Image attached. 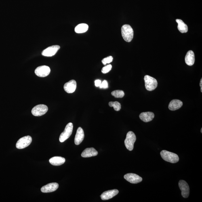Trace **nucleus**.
<instances>
[{
	"mask_svg": "<svg viewBox=\"0 0 202 202\" xmlns=\"http://www.w3.org/2000/svg\"><path fill=\"white\" fill-rule=\"evenodd\" d=\"M122 36L127 42H130L134 36V31L131 27L128 24L124 25L121 28Z\"/></svg>",
	"mask_w": 202,
	"mask_h": 202,
	"instance_id": "1",
	"label": "nucleus"
},
{
	"mask_svg": "<svg viewBox=\"0 0 202 202\" xmlns=\"http://www.w3.org/2000/svg\"><path fill=\"white\" fill-rule=\"evenodd\" d=\"M160 154L161 157L164 160L169 163H178L179 160V158L176 154L168 151L167 150H162Z\"/></svg>",
	"mask_w": 202,
	"mask_h": 202,
	"instance_id": "2",
	"label": "nucleus"
},
{
	"mask_svg": "<svg viewBox=\"0 0 202 202\" xmlns=\"http://www.w3.org/2000/svg\"><path fill=\"white\" fill-rule=\"evenodd\" d=\"M136 137L132 131H129L127 133L126 138L125 140V145L127 149L131 151L134 148V144L136 142Z\"/></svg>",
	"mask_w": 202,
	"mask_h": 202,
	"instance_id": "3",
	"label": "nucleus"
},
{
	"mask_svg": "<svg viewBox=\"0 0 202 202\" xmlns=\"http://www.w3.org/2000/svg\"><path fill=\"white\" fill-rule=\"evenodd\" d=\"M145 86L147 90L152 91L155 89L158 86V82L154 78L146 75L144 77Z\"/></svg>",
	"mask_w": 202,
	"mask_h": 202,
	"instance_id": "4",
	"label": "nucleus"
},
{
	"mask_svg": "<svg viewBox=\"0 0 202 202\" xmlns=\"http://www.w3.org/2000/svg\"><path fill=\"white\" fill-rule=\"evenodd\" d=\"M73 129V124L71 123H68L66 125L64 130L63 133H61L59 138V140L60 142H63L67 140L71 136Z\"/></svg>",
	"mask_w": 202,
	"mask_h": 202,
	"instance_id": "5",
	"label": "nucleus"
},
{
	"mask_svg": "<svg viewBox=\"0 0 202 202\" xmlns=\"http://www.w3.org/2000/svg\"><path fill=\"white\" fill-rule=\"evenodd\" d=\"M48 110V108L44 104H39L32 109V115L36 117H39L44 115Z\"/></svg>",
	"mask_w": 202,
	"mask_h": 202,
	"instance_id": "6",
	"label": "nucleus"
},
{
	"mask_svg": "<svg viewBox=\"0 0 202 202\" xmlns=\"http://www.w3.org/2000/svg\"><path fill=\"white\" fill-rule=\"evenodd\" d=\"M32 142V138L29 136L21 138L16 143V147L18 149H23L27 147Z\"/></svg>",
	"mask_w": 202,
	"mask_h": 202,
	"instance_id": "7",
	"label": "nucleus"
},
{
	"mask_svg": "<svg viewBox=\"0 0 202 202\" xmlns=\"http://www.w3.org/2000/svg\"><path fill=\"white\" fill-rule=\"evenodd\" d=\"M50 72V68L48 66H42L36 68L35 70V73L38 77H45L49 75Z\"/></svg>",
	"mask_w": 202,
	"mask_h": 202,
	"instance_id": "8",
	"label": "nucleus"
},
{
	"mask_svg": "<svg viewBox=\"0 0 202 202\" xmlns=\"http://www.w3.org/2000/svg\"><path fill=\"white\" fill-rule=\"evenodd\" d=\"M179 186L181 190L182 197L187 198L189 195V187L187 183L184 180H180L179 183Z\"/></svg>",
	"mask_w": 202,
	"mask_h": 202,
	"instance_id": "9",
	"label": "nucleus"
},
{
	"mask_svg": "<svg viewBox=\"0 0 202 202\" xmlns=\"http://www.w3.org/2000/svg\"><path fill=\"white\" fill-rule=\"evenodd\" d=\"M60 48V47L59 45H53L44 49L42 52V54L46 57H52L56 54Z\"/></svg>",
	"mask_w": 202,
	"mask_h": 202,
	"instance_id": "10",
	"label": "nucleus"
},
{
	"mask_svg": "<svg viewBox=\"0 0 202 202\" xmlns=\"http://www.w3.org/2000/svg\"><path fill=\"white\" fill-rule=\"evenodd\" d=\"M124 178L127 181L133 184H138L142 181L141 177L134 173H128L124 176Z\"/></svg>",
	"mask_w": 202,
	"mask_h": 202,
	"instance_id": "11",
	"label": "nucleus"
},
{
	"mask_svg": "<svg viewBox=\"0 0 202 202\" xmlns=\"http://www.w3.org/2000/svg\"><path fill=\"white\" fill-rule=\"evenodd\" d=\"M77 87V82L74 80H72L65 84L64 89L66 92L68 93H72L75 92Z\"/></svg>",
	"mask_w": 202,
	"mask_h": 202,
	"instance_id": "12",
	"label": "nucleus"
},
{
	"mask_svg": "<svg viewBox=\"0 0 202 202\" xmlns=\"http://www.w3.org/2000/svg\"><path fill=\"white\" fill-rule=\"evenodd\" d=\"M59 185L58 183H50L43 186L41 189V191L43 193H49L56 191Z\"/></svg>",
	"mask_w": 202,
	"mask_h": 202,
	"instance_id": "13",
	"label": "nucleus"
},
{
	"mask_svg": "<svg viewBox=\"0 0 202 202\" xmlns=\"http://www.w3.org/2000/svg\"><path fill=\"white\" fill-rule=\"evenodd\" d=\"M119 193V190L117 189H113L108 190L103 192L100 196L101 199L103 200H106L112 199V198L117 195Z\"/></svg>",
	"mask_w": 202,
	"mask_h": 202,
	"instance_id": "14",
	"label": "nucleus"
},
{
	"mask_svg": "<svg viewBox=\"0 0 202 202\" xmlns=\"http://www.w3.org/2000/svg\"><path fill=\"white\" fill-rule=\"evenodd\" d=\"M98 152L94 148H87L83 150L81 154V156L83 158H88L98 155Z\"/></svg>",
	"mask_w": 202,
	"mask_h": 202,
	"instance_id": "15",
	"label": "nucleus"
},
{
	"mask_svg": "<svg viewBox=\"0 0 202 202\" xmlns=\"http://www.w3.org/2000/svg\"><path fill=\"white\" fill-rule=\"evenodd\" d=\"M84 138V133L83 129L81 127L78 129L75 136V144L79 145L83 142Z\"/></svg>",
	"mask_w": 202,
	"mask_h": 202,
	"instance_id": "16",
	"label": "nucleus"
},
{
	"mask_svg": "<svg viewBox=\"0 0 202 202\" xmlns=\"http://www.w3.org/2000/svg\"><path fill=\"white\" fill-rule=\"evenodd\" d=\"M155 115L153 112H145L141 113L139 115L140 119L142 121L148 123L154 119Z\"/></svg>",
	"mask_w": 202,
	"mask_h": 202,
	"instance_id": "17",
	"label": "nucleus"
},
{
	"mask_svg": "<svg viewBox=\"0 0 202 202\" xmlns=\"http://www.w3.org/2000/svg\"><path fill=\"white\" fill-rule=\"evenodd\" d=\"M185 61L188 65H193L195 61V55L193 51L190 50L188 51L185 58Z\"/></svg>",
	"mask_w": 202,
	"mask_h": 202,
	"instance_id": "18",
	"label": "nucleus"
},
{
	"mask_svg": "<svg viewBox=\"0 0 202 202\" xmlns=\"http://www.w3.org/2000/svg\"><path fill=\"white\" fill-rule=\"evenodd\" d=\"M183 105V102L180 100L174 99L171 100L169 104V109L172 111L179 109Z\"/></svg>",
	"mask_w": 202,
	"mask_h": 202,
	"instance_id": "19",
	"label": "nucleus"
},
{
	"mask_svg": "<svg viewBox=\"0 0 202 202\" xmlns=\"http://www.w3.org/2000/svg\"><path fill=\"white\" fill-rule=\"evenodd\" d=\"M66 160L64 158L61 157H54L51 158L49 160L51 164L54 166L62 165L65 162Z\"/></svg>",
	"mask_w": 202,
	"mask_h": 202,
	"instance_id": "20",
	"label": "nucleus"
},
{
	"mask_svg": "<svg viewBox=\"0 0 202 202\" xmlns=\"http://www.w3.org/2000/svg\"><path fill=\"white\" fill-rule=\"evenodd\" d=\"M176 22L178 23V29L181 33H186L188 31V26L183 21L180 19H176Z\"/></svg>",
	"mask_w": 202,
	"mask_h": 202,
	"instance_id": "21",
	"label": "nucleus"
},
{
	"mask_svg": "<svg viewBox=\"0 0 202 202\" xmlns=\"http://www.w3.org/2000/svg\"><path fill=\"white\" fill-rule=\"evenodd\" d=\"M88 29V26L85 23H82L78 25L76 27L75 31L76 33H82L86 32Z\"/></svg>",
	"mask_w": 202,
	"mask_h": 202,
	"instance_id": "22",
	"label": "nucleus"
},
{
	"mask_svg": "<svg viewBox=\"0 0 202 202\" xmlns=\"http://www.w3.org/2000/svg\"><path fill=\"white\" fill-rule=\"evenodd\" d=\"M111 94L115 98H121L124 96L125 93L123 90H117L112 91Z\"/></svg>",
	"mask_w": 202,
	"mask_h": 202,
	"instance_id": "23",
	"label": "nucleus"
},
{
	"mask_svg": "<svg viewBox=\"0 0 202 202\" xmlns=\"http://www.w3.org/2000/svg\"><path fill=\"white\" fill-rule=\"evenodd\" d=\"M109 105L111 107H114V110L116 111H119L121 109V104L119 102H110L109 103Z\"/></svg>",
	"mask_w": 202,
	"mask_h": 202,
	"instance_id": "24",
	"label": "nucleus"
},
{
	"mask_svg": "<svg viewBox=\"0 0 202 202\" xmlns=\"http://www.w3.org/2000/svg\"><path fill=\"white\" fill-rule=\"evenodd\" d=\"M113 60V58L111 56H108L106 58H105L102 60V63L104 65H106L107 64L110 63L112 62Z\"/></svg>",
	"mask_w": 202,
	"mask_h": 202,
	"instance_id": "25",
	"label": "nucleus"
},
{
	"mask_svg": "<svg viewBox=\"0 0 202 202\" xmlns=\"http://www.w3.org/2000/svg\"><path fill=\"white\" fill-rule=\"evenodd\" d=\"M112 66L111 64H109L103 67L102 69V73L106 74L108 73L112 69Z\"/></svg>",
	"mask_w": 202,
	"mask_h": 202,
	"instance_id": "26",
	"label": "nucleus"
},
{
	"mask_svg": "<svg viewBox=\"0 0 202 202\" xmlns=\"http://www.w3.org/2000/svg\"><path fill=\"white\" fill-rule=\"evenodd\" d=\"M99 87L100 88L106 89L108 88V85L107 81L105 80L102 82Z\"/></svg>",
	"mask_w": 202,
	"mask_h": 202,
	"instance_id": "27",
	"label": "nucleus"
},
{
	"mask_svg": "<svg viewBox=\"0 0 202 202\" xmlns=\"http://www.w3.org/2000/svg\"><path fill=\"white\" fill-rule=\"evenodd\" d=\"M102 81L99 79H97L95 81V85L96 87H99Z\"/></svg>",
	"mask_w": 202,
	"mask_h": 202,
	"instance_id": "28",
	"label": "nucleus"
},
{
	"mask_svg": "<svg viewBox=\"0 0 202 202\" xmlns=\"http://www.w3.org/2000/svg\"><path fill=\"white\" fill-rule=\"evenodd\" d=\"M200 86L201 87V93L202 92V79L201 78L200 81Z\"/></svg>",
	"mask_w": 202,
	"mask_h": 202,
	"instance_id": "29",
	"label": "nucleus"
},
{
	"mask_svg": "<svg viewBox=\"0 0 202 202\" xmlns=\"http://www.w3.org/2000/svg\"><path fill=\"white\" fill-rule=\"evenodd\" d=\"M201 133H202V128L201 129Z\"/></svg>",
	"mask_w": 202,
	"mask_h": 202,
	"instance_id": "30",
	"label": "nucleus"
}]
</instances>
